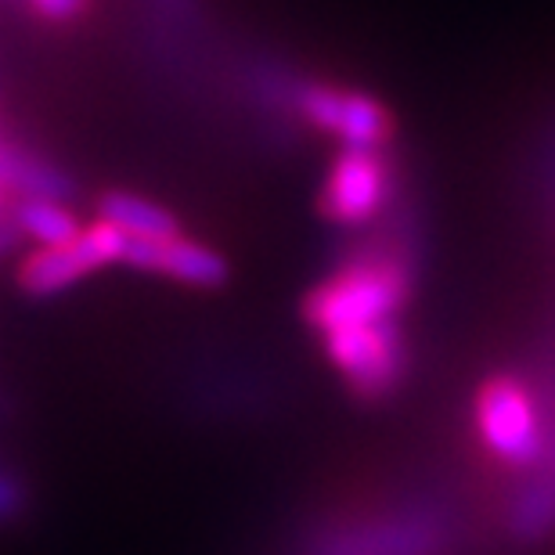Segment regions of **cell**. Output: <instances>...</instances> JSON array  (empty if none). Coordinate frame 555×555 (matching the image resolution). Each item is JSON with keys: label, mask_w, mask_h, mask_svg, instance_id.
<instances>
[{"label": "cell", "mask_w": 555, "mask_h": 555, "mask_svg": "<svg viewBox=\"0 0 555 555\" xmlns=\"http://www.w3.org/2000/svg\"><path fill=\"white\" fill-rule=\"evenodd\" d=\"M33 15L51 22V26H73L76 18H83V11L91 0H26Z\"/></svg>", "instance_id": "cell-13"}, {"label": "cell", "mask_w": 555, "mask_h": 555, "mask_svg": "<svg viewBox=\"0 0 555 555\" xmlns=\"http://www.w3.org/2000/svg\"><path fill=\"white\" fill-rule=\"evenodd\" d=\"M293 119L314 134L336 138L343 149H393L397 119L379 98L304 76L293 102Z\"/></svg>", "instance_id": "cell-5"}, {"label": "cell", "mask_w": 555, "mask_h": 555, "mask_svg": "<svg viewBox=\"0 0 555 555\" xmlns=\"http://www.w3.org/2000/svg\"><path fill=\"white\" fill-rule=\"evenodd\" d=\"M159 26L170 29H195L203 22V0H152Z\"/></svg>", "instance_id": "cell-12"}, {"label": "cell", "mask_w": 555, "mask_h": 555, "mask_svg": "<svg viewBox=\"0 0 555 555\" xmlns=\"http://www.w3.org/2000/svg\"><path fill=\"white\" fill-rule=\"evenodd\" d=\"M519 372H494L473 397V429L483 454L508 473H534L555 440V412Z\"/></svg>", "instance_id": "cell-2"}, {"label": "cell", "mask_w": 555, "mask_h": 555, "mask_svg": "<svg viewBox=\"0 0 555 555\" xmlns=\"http://www.w3.org/2000/svg\"><path fill=\"white\" fill-rule=\"evenodd\" d=\"M401 203V166L390 149H343L318 188V217L336 228H372Z\"/></svg>", "instance_id": "cell-4"}, {"label": "cell", "mask_w": 555, "mask_h": 555, "mask_svg": "<svg viewBox=\"0 0 555 555\" xmlns=\"http://www.w3.org/2000/svg\"><path fill=\"white\" fill-rule=\"evenodd\" d=\"M98 220L113 224L127 238H177L181 220L170 209L134 192H105L98 198Z\"/></svg>", "instance_id": "cell-9"}, {"label": "cell", "mask_w": 555, "mask_h": 555, "mask_svg": "<svg viewBox=\"0 0 555 555\" xmlns=\"http://www.w3.org/2000/svg\"><path fill=\"white\" fill-rule=\"evenodd\" d=\"M124 238L127 235H119L113 224L94 220L69 246H40L37 253H26L15 271V282L33 299L59 296L76 282H83L87 274L124 260Z\"/></svg>", "instance_id": "cell-6"}, {"label": "cell", "mask_w": 555, "mask_h": 555, "mask_svg": "<svg viewBox=\"0 0 555 555\" xmlns=\"http://www.w3.org/2000/svg\"><path fill=\"white\" fill-rule=\"evenodd\" d=\"M541 203H548V209H555V134L548 141V149H545V163H541Z\"/></svg>", "instance_id": "cell-14"}, {"label": "cell", "mask_w": 555, "mask_h": 555, "mask_svg": "<svg viewBox=\"0 0 555 555\" xmlns=\"http://www.w3.org/2000/svg\"><path fill=\"white\" fill-rule=\"evenodd\" d=\"M454 538L451 508L415 494L372 513L321 519L299 541V555H448Z\"/></svg>", "instance_id": "cell-1"}, {"label": "cell", "mask_w": 555, "mask_h": 555, "mask_svg": "<svg viewBox=\"0 0 555 555\" xmlns=\"http://www.w3.org/2000/svg\"><path fill=\"white\" fill-rule=\"evenodd\" d=\"M321 339V353L339 375L353 401L383 404L404 390L412 375V343L401 318L375 321V325L339 328Z\"/></svg>", "instance_id": "cell-3"}, {"label": "cell", "mask_w": 555, "mask_h": 555, "mask_svg": "<svg viewBox=\"0 0 555 555\" xmlns=\"http://www.w3.org/2000/svg\"><path fill=\"white\" fill-rule=\"evenodd\" d=\"M29 483L22 480V473L15 465L0 462V527L18 524L22 516H29Z\"/></svg>", "instance_id": "cell-11"}, {"label": "cell", "mask_w": 555, "mask_h": 555, "mask_svg": "<svg viewBox=\"0 0 555 555\" xmlns=\"http://www.w3.org/2000/svg\"><path fill=\"white\" fill-rule=\"evenodd\" d=\"M11 224L22 231V238H33L40 246H69L83 235V224L62 203L48 198H18L11 203Z\"/></svg>", "instance_id": "cell-10"}, {"label": "cell", "mask_w": 555, "mask_h": 555, "mask_svg": "<svg viewBox=\"0 0 555 555\" xmlns=\"http://www.w3.org/2000/svg\"><path fill=\"white\" fill-rule=\"evenodd\" d=\"M0 188L11 195V203H18V198L69 203L80 192V184L73 181L69 170H62L48 155L33 152L29 144L8 134H0Z\"/></svg>", "instance_id": "cell-8"}, {"label": "cell", "mask_w": 555, "mask_h": 555, "mask_svg": "<svg viewBox=\"0 0 555 555\" xmlns=\"http://www.w3.org/2000/svg\"><path fill=\"white\" fill-rule=\"evenodd\" d=\"M127 268L144 271V274H159L173 278L181 285L195 288H220L228 285L231 268L217 249L192 242L184 235L177 238H124V260Z\"/></svg>", "instance_id": "cell-7"}]
</instances>
